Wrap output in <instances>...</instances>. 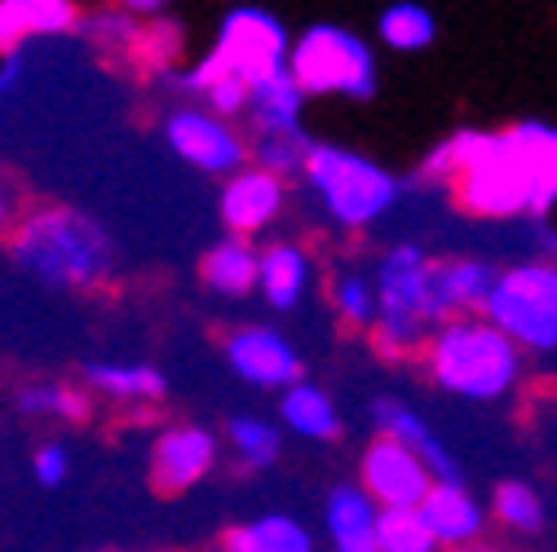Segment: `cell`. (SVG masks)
<instances>
[{"mask_svg": "<svg viewBox=\"0 0 557 552\" xmlns=\"http://www.w3.org/2000/svg\"><path fill=\"white\" fill-rule=\"evenodd\" d=\"M359 481L381 509H421L438 473L421 451H411L389 434H376L359 460Z\"/></svg>", "mask_w": 557, "mask_h": 552, "instance_id": "30bf717a", "label": "cell"}, {"mask_svg": "<svg viewBox=\"0 0 557 552\" xmlns=\"http://www.w3.org/2000/svg\"><path fill=\"white\" fill-rule=\"evenodd\" d=\"M314 137H306L301 128H288V133H257L252 142V164L278 173V177H297L301 164H306V151H310Z\"/></svg>", "mask_w": 557, "mask_h": 552, "instance_id": "f546056e", "label": "cell"}, {"mask_svg": "<svg viewBox=\"0 0 557 552\" xmlns=\"http://www.w3.org/2000/svg\"><path fill=\"white\" fill-rule=\"evenodd\" d=\"M288 177H278L261 164H248V168H235L222 186V203H218V213H222V226L231 235H261L278 213H284V203H288Z\"/></svg>", "mask_w": 557, "mask_h": 552, "instance_id": "4fadbf2b", "label": "cell"}, {"mask_svg": "<svg viewBox=\"0 0 557 552\" xmlns=\"http://www.w3.org/2000/svg\"><path fill=\"white\" fill-rule=\"evenodd\" d=\"M199 279L218 297H248L261 279V252L248 243V235H226L199 261Z\"/></svg>", "mask_w": 557, "mask_h": 552, "instance_id": "ac0fdd59", "label": "cell"}, {"mask_svg": "<svg viewBox=\"0 0 557 552\" xmlns=\"http://www.w3.org/2000/svg\"><path fill=\"white\" fill-rule=\"evenodd\" d=\"M76 27V0H0V58H14L32 36H62Z\"/></svg>", "mask_w": 557, "mask_h": 552, "instance_id": "9a60e30c", "label": "cell"}, {"mask_svg": "<svg viewBox=\"0 0 557 552\" xmlns=\"http://www.w3.org/2000/svg\"><path fill=\"white\" fill-rule=\"evenodd\" d=\"M218 438L199 425H169L151 442V487L160 495H182L213 473Z\"/></svg>", "mask_w": 557, "mask_h": 552, "instance_id": "7c38bea8", "label": "cell"}, {"mask_svg": "<svg viewBox=\"0 0 557 552\" xmlns=\"http://www.w3.org/2000/svg\"><path fill=\"white\" fill-rule=\"evenodd\" d=\"M226 447L235 451L239 468H252L257 473V468H270L278 460V451H284V438H278L274 425H265L257 416H239V421L226 425Z\"/></svg>", "mask_w": 557, "mask_h": 552, "instance_id": "83f0119b", "label": "cell"}, {"mask_svg": "<svg viewBox=\"0 0 557 552\" xmlns=\"http://www.w3.org/2000/svg\"><path fill=\"white\" fill-rule=\"evenodd\" d=\"M421 359L438 389L469 402H492L513 389L522 372V344L486 314H451L430 331Z\"/></svg>", "mask_w": 557, "mask_h": 552, "instance_id": "3957f363", "label": "cell"}, {"mask_svg": "<svg viewBox=\"0 0 557 552\" xmlns=\"http://www.w3.org/2000/svg\"><path fill=\"white\" fill-rule=\"evenodd\" d=\"M288 32L270 10H257V5H239L222 18V32H218V45L208 49V58L195 66V72L182 80L190 93H203L213 80L222 76H239L248 85L284 72L288 66Z\"/></svg>", "mask_w": 557, "mask_h": 552, "instance_id": "8992f818", "label": "cell"}, {"mask_svg": "<svg viewBox=\"0 0 557 552\" xmlns=\"http://www.w3.org/2000/svg\"><path fill=\"white\" fill-rule=\"evenodd\" d=\"M332 310L350 331H372V323L381 314L376 279H363V274H341V279L332 284Z\"/></svg>", "mask_w": 557, "mask_h": 552, "instance_id": "f1b7e54d", "label": "cell"}, {"mask_svg": "<svg viewBox=\"0 0 557 552\" xmlns=\"http://www.w3.org/2000/svg\"><path fill=\"white\" fill-rule=\"evenodd\" d=\"M10 226H14V199H10L5 190H0V239L10 235Z\"/></svg>", "mask_w": 557, "mask_h": 552, "instance_id": "e575fe53", "label": "cell"}, {"mask_svg": "<svg viewBox=\"0 0 557 552\" xmlns=\"http://www.w3.org/2000/svg\"><path fill=\"white\" fill-rule=\"evenodd\" d=\"M421 177L447 186L456 209L482 222L548 217L557 203V128L544 120L505 133L460 128L425 155Z\"/></svg>", "mask_w": 557, "mask_h": 552, "instance_id": "6da1fadb", "label": "cell"}, {"mask_svg": "<svg viewBox=\"0 0 557 552\" xmlns=\"http://www.w3.org/2000/svg\"><path fill=\"white\" fill-rule=\"evenodd\" d=\"M89 385L107 398H124V402H156L164 398V376L147 363H94Z\"/></svg>", "mask_w": 557, "mask_h": 552, "instance_id": "d4e9b609", "label": "cell"}, {"mask_svg": "<svg viewBox=\"0 0 557 552\" xmlns=\"http://www.w3.org/2000/svg\"><path fill=\"white\" fill-rule=\"evenodd\" d=\"M10 256L40 284L53 288H98L111 274L107 230L66 203H32L5 235Z\"/></svg>", "mask_w": 557, "mask_h": 552, "instance_id": "7a4b0ae2", "label": "cell"}, {"mask_svg": "<svg viewBox=\"0 0 557 552\" xmlns=\"http://www.w3.org/2000/svg\"><path fill=\"white\" fill-rule=\"evenodd\" d=\"M226 363L252 389H288L301 380V359L293 340L274 327H235L226 336Z\"/></svg>", "mask_w": 557, "mask_h": 552, "instance_id": "8fae6325", "label": "cell"}, {"mask_svg": "<svg viewBox=\"0 0 557 552\" xmlns=\"http://www.w3.org/2000/svg\"><path fill=\"white\" fill-rule=\"evenodd\" d=\"M115 5L124 14H133V18H160L169 10V0H115Z\"/></svg>", "mask_w": 557, "mask_h": 552, "instance_id": "836d02e7", "label": "cell"}, {"mask_svg": "<svg viewBox=\"0 0 557 552\" xmlns=\"http://www.w3.org/2000/svg\"><path fill=\"white\" fill-rule=\"evenodd\" d=\"M306 98L310 93L297 85L293 66H284V72H274V76H265V80L252 85L244 115H248L252 133H288V128H301Z\"/></svg>", "mask_w": 557, "mask_h": 552, "instance_id": "d6986e66", "label": "cell"}, {"mask_svg": "<svg viewBox=\"0 0 557 552\" xmlns=\"http://www.w3.org/2000/svg\"><path fill=\"white\" fill-rule=\"evenodd\" d=\"M376 539H381V552H438L443 548L421 509H381Z\"/></svg>", "mask_w": 557, "mask_h": 552, "instance_id": "4316f807", "label": "cell"}, {"mask_svg": "<svg viewBox=\"0 0 557 552\" xmlns=\"http://www.w3.org/2000/svg\"><path fill=\"white\" fill-rule=\"evenodd\" d=\"M500 274L473 261V256H447L430 265V292H434V318H451V314H482L486 297H492Z\"/></svg>", "mask_w": 557, "mask_h": 552, "instance_id": "5bb4252c", "label": "cell"}, {"mask_svg": "<svg viewBox=\"0 0 557 552\" xmlns=\"http://www.w3.org/2000/svg\"><path fill=\"white\" fill-rule=\"evenodd\" d=\"M430 256L416 243H398L381 256L376 269V297L381 314L372 323V344L385 359H411L425 354L430 323L434 318V292H430Z\"/></svg>", "mask_w": 557, "mask_h": 552, "instance_id": "277c9868", "label": "cell"}, {"mask_svg": "<svg viewBox=\"0 0 557 552\" xmlns=\"http://www.w3.org/2000/svg\"><path fill=\"white\" fill-rule=\"evenodd\" d=\"M18 406L27 416H58V421H85L89 398L72 385H32L18 393Z\"/></svg>", "mask_w": 557, "mask_h": 552, "instance_id": "1f68e13d", "label": "cell"}, {"mask_svg": "<svg viewBox=\"0 0 557 552\" xmlns=\"http://www.w3.org/2000/svg\"><path fill=\"white\" fill-rule=\"evenodd\" d=\"M372 421H376V429H381V434H389V438L407 442L411 451H421L438 477H460V473H456V464H451V455H447V447H443V438H438L421 416H416V411H411L407 402L381 398V402L372 406Z\"/></svg>", "mask_w": 557, "mask_h": 552, "instance_id": "7402d4cb", "label": "cell"}, {"mask_svg": "<svg viewBox=\"0 0 557 552\" xmlns=\"http://www.w3.org/2000/svg\"><path fill=\"white\" fill-rule=\"evenodd\" d=\"M120 49L137 66H143L147 76H160V72H169V66L182 58L186 36H182V27L173 18H147V23H133L128 27V36L120 40Z\"/></svg>", "mask_w": 557, "mask_h": 552, "instance_id": "cb8c5ba5", "label": "cell"}, {"mask_svg": "<svg viewBox=\"0 0 557 552\" xmlns=\"http://www.w3.org/2000/svg\"><path fill=\"white\" fill-rule=\"evenodd\" d=\"M492 513L500 517V526H509L518 535H535L544 526V504L527 481H500L492 495Z\"/></svg>", "mask_w": 557, "mask_h": 552, "instance_id": "4dcf8cb0", "label": "cell"}, {"mask_svg": "<svg viewBox=\"0 0 557 552\" xmlns=\"http://www.w3.org/2000/svg\"><path fill=\"white\" fill-rule=\"evenodd\" d=\"M376 513H381V504L363 491V481L359 487H336L323 504V522H327L336 552H381Z\"/></svg>", "mask_w": 557, "mask_h": 552, "instance_id": "2e32d148", "label": "cell"}, {"mask_svg": "<svg viewBox=\"0 0 557 552\" xmlns=\"http://www.w3.org/2000/svg\"><path fill=\"white\" fill-rule=\"evenodd\" d=\"M288 66L310 98H376V58L363 36L336 23H314L293 40Z\"/></svg>", "mask_w": 557, "mask_h": 552, "instance_id": "52a82bcc", "label": "cell"}, {"mask_svg": "<svg viewBox=\"0 0 557 552\" xmlns=\"http://www.w3.org/2000/svg\"><path fill=\"white\" fill-rule=\"evenodd\" d=\"M421 513H425V522H430V530L438 535L443 548L473 543L482 535V522H486L478 500L460 487V477H438L430 487V495H425V504H421Z\"/></svg>", "mask_w": 557, "mask_h": 552, "instance_id": "e0dca14e", "label": "cell"}, {"mask_svg": "<svg viewBox=\"0 0 557 552\" xmlns=\"http://www.w3.org/2000/svg\"><path fill=\"white\" fill-rule=\"evenodd\" d=\"M482 314L500 331H509L522 350H553L557 344V261H522L505 269Z\"/></svg>", "mask_w": 557, "mask_h": 552, "instance_id": "ba28073f", "label": "cell"}, {"mask_svg": "<svg viewBox=\"0 0 557 552\" xmlns=\"http://www.w3.org/2000/svg\"><path fill=\"white\" fill-rule=\"evenodd\" d=\"M310 274H314V265L297 243H270V248H261L257 292L265 297L270 310H297L301 297L310 292Z\"/></svg>", "mask_w": 557, "mask_h": 552, "instance_id": "ffe728a7", "label": "cell"}, {"mask_svg": "<svg viewBox=\"0 0 557 552\" xmlns=\"http://www.w3.org/2000/svg\"><path fill=\"white\" fill-rule=\"evenodd\" d=\"M164 137H169L173 155H182L186 164H195L199 173H213V177H231L235 168H244L252 160V147L239 137L231 115H218V111L182 106L164 120Z\"/></svg>", "mask_w": 557, "mask_h": 552, "instance_id": "9c48e42d", "label": "cell"}, {"mask_svg": "<svg viewBox=\"0 0 557 552\" xmlns=\"http://www.w3.org/2000/svg\"><path fill=\"white\" fill-rule=\"evenodd\" d=\"M278 416H284V425L297 438H310V442L341 438V411H336L332 393L310 385V380H297V385L284 389V398H278Z\"/></svg>", "mask_w": 557, "mask_h": 552, "instance_id": "44dd1931", "label": "cell"}, {"mask_svg": "<svg viewBox=\"0 0 557 552\" xmlns=\"http://www.w3.org/2000/svg\"><path fill=\"white\" fill-rule=\"evenodd\" d=\"M66 468H72V455H66V447H58V442H45L32 455V473H36L40 487H49V491L66 481Z\"/></svg>", "mask_w": 557, "mask_h": 552, "instance_id": "d6a6232c", "label": "cell"}, {"mask_svg": "<svg viewBox=\"0 0 557 552\" xmlns=\"http://www.w3.org/2000/svg\"><path fill=\"white\" fill-rule=\"evenodd\" d=\"M301 177L314 190V199L323 203V213L336 226H350V230L381 222L398 203V177L394 173H385L376 160H368L359 151H345L336 142H310Z\"/></svg>", "mask_w": 557, "mask_h": 552, "instance_id": "5b68a950", "label": "cell"}, {"mask_svg": "<svg viewBox=\"0 0 557 552\" xmlns=\"http://www.w3.org/2000/svg\"><path fill=\"white\" fill-rule=\"evenodd\" d=\"M222 552H314L310 530L288 513H265L222 535Z\"/></svg>", "mask_w": 557, "mask_h": 552, "instance_id": "603a6c76", "label": "cell"}, {"mask_svg": "<svg viewBox=\"0 0 557 552\" xmlns=\"http://www.w3.org/2000/svg\"><path fill=\"white\" fill-rule=\"evenodd\" d=\"M381 40L398 53H421L438 40V23L425 5H416V0H394L389 10H381V23H376Z\"/></svg>", "mask_w": 557, "mask_h": 552, "instance_id": "484cf974", "label": "cell"}]
</instances>
